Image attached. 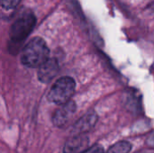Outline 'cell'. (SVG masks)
Returning a JSON list of instances; mask_svg holds the SVG:
<instances>
[{"label":"cell","instance_id":"5b68a950","mask_svg":"<svg viewBox=\"0 0 154 153\" xmlns=\"http://www.w3.org/2000/svg\"><path fill=\"white\" fill-rule=\"evenodd\" d=\"M59 71V62L55 58H49L38 68V78L42 83H49Z\"/></svg>","mask_w":154,"mask_h":153},{"label":"cell","instance_id":"52a82bcc","mask_svg":"<svg viewBox=\"0 0 154 153\" xmlns=\"http://www.w3.org/2000/svg\"><path fill=\"white\" fill-rule=\"evenodd\" d=\"M97 122V115L94 112H88L85 115H83L79 121L76 122V124L73 125L71 132L75 134H82L89 130H91L96 123Z\"/></svg>","mask_w":154,"mask_h":153},{"label":"cell","instance_id":"7a4b0ae2","mask_svg":"<svg viewBox=\"0 0 154 153\" xmlns=\"http://www.w3.org/2000/svg\"><path fill=\"white\" fill-rule=\"evenodd\" d=\"M36 23V18L33 14L28 12L18 17L12 24L9 32L10 50L17 52L21 43L29 36Z\"/></svg>","mask_w":154,"mask_h":153},{"label":"cell","instance_id":"9c48e42d","mask_svg":"<svg viewBox=\"0 0 154 153\" xmlns=\"http://www.w3.org/2000/svg\"><path fill=\"white\" fill-rule=\"evenodd\" d=\"M21 0H0V5L5 9H14L19 4Z\"/></svg>","mask_w":154,"mask_h":153},{"label":"cell","instance_id":"30bf717a","mask_svg":"<svg viewBox=\"0 0 154 153\" xmlns=\"http://www.w3.org/2000/svg\"><path fill=\"white\" fill-rule=\"evenodd\" d=\"M83 153H104V149L101 145L96 144V145L92 146L91 148L86 150Z\"/></svg>","mask_w":154,"mask_h":153},{"label":"cell","instance_id":"8992f818","mask_svg":"<svg viewBox=\"0 0 154 153\" xmlns=\"http://www.w3.org/2000/svg\"><path fill=\"white\" fill-rule=\"evenodd\" d=\"M89 143L88 138L82 134H76L69 138L63 148V153H83L88 150Z\"/></svg>","mask_w":154,"mask_h":153},{"label":"cell","instance_id":"3957f363","mask_svg":"<svg viewBox=\"0 0 154 153\" xmlns=\"http://www.w3.org/2000/svg\"><path fill=\"white\" fill-rule=\"evenodd\" d=\"M76 89L75 80L70 77L60 78L50 89L47 98L56 105H63L70 100Z\"/></svg>","mask_w":154,"mask_h":153},{"label":"cell","instance_id":"ba28073f","mask_svg":"<svg viewBox=\"0 0 154 153\" xmlns=\"http://www.w3.org/2000/svg\"><path fill=\"white\" fill-rule=\"evenodd\" d=\"M132 149V144L129 142H119L114 144L105 153H129Z\"/></svg>","mask_w":154,"mask_h":153},{"label":"cell","instance_id":"277c9868","mask_svg":"<svg viewBox=\"0 0 154 153\" xmlns=\"http://www.w3.org/2000/svg\"><path fill=\"white\" fill-rule=\"evenodd\" d=\"M76 110H77V106L74 101L69 100V102L60 105V107L55 111L52 116L53 124L59 128L64 126L74 115Z\"/></svg>","mask_w":154,"mask_h":153},{"label":"cell","instance_id":"6da1fadb","mask_svg":"<svg viewBox=\"0 0 154 153\" xmlns=\"http://www.w3.org/2000/svg\"><path fill=\"white\" fill-rule=\"evenodd\" d=\"M49 54L50 50L45 41L40 37H35L24 45L21 61L27 68L38 69L49 59Z\"/></svg>","mask_w":154,"mask_h":153}]
</instances>
